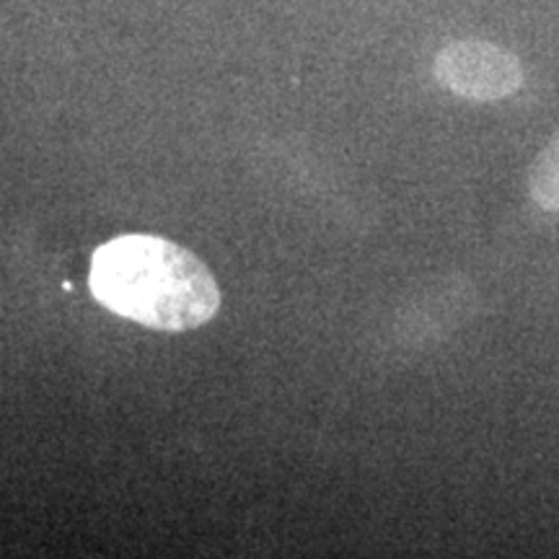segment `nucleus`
Masks as SVG:
<instances>
[{
	"label": "nucleus",
	"instance_id": "f03ea898",
	"mask_svg": "<svg viewBox=\"0 0 559 559\" xmlns=\"http://www.w3.org/2000/svg\"><path fill=\"white\" fill-rule=\"evenodd\" d=\"M438 86L466 102H500L523 86L519 55L485 39H459L432 60Z\"/></svg>",
	"mask_w": 559,
	"mask_h": 559
},
{
	"label": "nucleus",
	"instance_id": "7ed1b4c3",
	"mask_svg": "<svg viewBox=\"0 0 559 559\" xmlns=\"http://www.w3.org/2000/svg\"><path fill=\"white\" fill-rule=\"evenodd\" d=\"M528 192L542 210L559 213V132L531 166Z\"/></svg>",
	"mask_w": 559,
	"mask_h": 559
},
{
	"label": "nucleus",
	"instance_id": "f257e3e1",
	"mask_svg": "<svg viewBox=\"0 0 559 559\" xmlns=\"http://www.w3.org/2000/svg\"><path fill=\"white\" fill-rule=\"evenodd\" d=\"M91 290L104 309L153 332H192L221 311L223 293L205 262L164 236L128 234L94 254Z\"/></svg>",
	"mask_w": 559,
	"mask_h": 559
}]
</instances>
